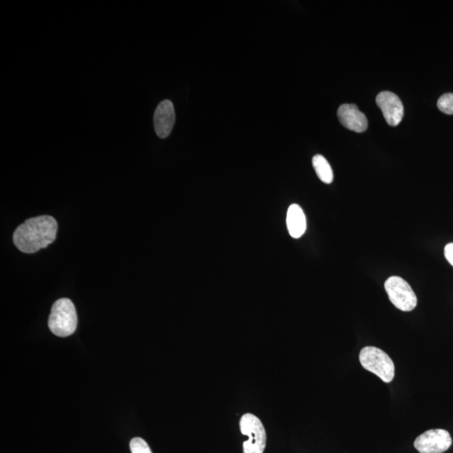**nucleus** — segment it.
Listing matches in <instances>:
<instances>
[{
	"label": "nucleus",
	"instance_id": "20e7f679",
	"mask_svg": "<svg viewBox=\"0 0 453 453\" xmlns=\"http://www.w3.org/2000/svg\"><path fill=\"white\" fill-rule=\"evenodd\" d=\"M239 425L242 434L249 436L243 443V453H264L267 436L261 421L256 415L247 413L243 415Z\"/></svg>",
	"mask_w": 453,
	"mask_h": 453
},
{
	"label": "nucleus",
	"instance_id": "6e6552de",
	"mask_svg": "<svg viewBox=\"0 0 453 453\" xmlns=\"http://www.w3.org/2000/svg\"><path fill=\"white\" fill-rule=\"evenodd\" d=\"M175 113L174 105L170 100H164L155 109L154 115V126L155 133L161 138L170 136L174 127Z\"/></svg>",
	"mask_w": 453,
	"mask_h": 453
},
{
	"label": "nucleus",
	"instance_id": "f257e3e1",
	"mask_svg": "<svg viewBox=\"0 0 453 453\" xmlns=\"http://www.w3.org/2000/svg\"><path fill=\"white\" fill-rule=\"evenodd\" d=\"M57 229V222L52 216L29 218L16 229L13 241L23 253H36L55 241Z\"/></svg>",
	"mask_w": 453,
	"mask_h": 453
},
{
	"label": "nucleus",
	"instance_id": "7ed1b4c3",
	"mask_svg": "<svg viewBox=\"0 0 453 453\" xmlns=\"http://www.w3.org/2000/svg\"><path fill=\"white\" fill-rule=\"evenodd\" d=\"M359 361L361 365L379 377L384 383H389L394 377V364L390 357L380 348L376 347H364L360 351Z\"/></svg>",
	"mask_w": 453,
	"mask_h": 453
},
{
	"label": "nucleus",
	"instance_id": "9b49d317",
	"mask_svg": "<svg viewBox=\"0 0 453 453\" xmlns=\"http://www.w3.org/2000/svg\"><path fill=\"white\" fill-rule=\"evenodd\" d=\"M312 165L318 178L322 182L331 184L333 180V171L330 164L322 154H316L312 158Z\"/></svg>",
	"mask_w": 453,
	"mask_h": 453
},
{
	"label": "nucleus",
	"instance_id": "9d476101",
	"mask_svg": "<svg viewBox=\"0 0 453 453\" xmlns=\"http://www.w3.org/2000/svg\"><path fill=\"white\" fill-rule=\"evenodd\" d=\"M289 235L293 238H300L306 230V218L303 210L298 204L289 206L287 216Z\"/></svg>",
	"mask_w": 453,
	"mask_h": 453
},
{
	"label": "nucleus",
	"instance_id": "1a4fd4ad",
	"mask_svg": "<svg viewBox=\"0 0 453 453\" xmlns=\"http://www.w3.org/2000/svg\"><path fill=\"white\" fill-rule=\"evenodd\" d=\"M338 117L344 127L357 133L364 132L368 128V120L355 104H343L339 107Z\"/></svg>",
	"mask_w": 453,
	"mask_h": 453
},
{
	"label": "nucleus",
	"instance_id": "423d86ee",
	"mask_svg": "<svg viewBox=\"0 0 453 453\" xmlns=\"http://www.w3.org/2000/svg\"><path fill=\"white\" fill-rule=\"evenodd\" d=\"M450 433L443 429H432L424 432L415 439L414 447L419 453H443L452 446Z\"/></svg>",
	"mask_w": 453,
	"mask_h": 453
},
{
	"label": "nucleus",
	"instance_id": "0eeeda50",
	"mask_svg": "<svg viewBox=\"0 0 453 453\" xmlns=\"http://www.w3.org/2000/svg\"><path fill=\"white\" fill-rule=\"evenodd\" d=\"M376 103L389 125L400 124L404 116V106L396 94L389 91L382 92L377 96Z\"/></svg>",
	"mask_w": 453,
	"mask_h": 453
},
{
	"label": "nucleus",
	"instance_id": "4468645a",
	"mask_svg": "<svg viewBox=\"0 0 453 453\" xmlns=\"http://www.w3.org/2000/svg\"><path fill=\"white\" fill-rule=\"evenodd\" d=\"M445 257L453 266V243H448L444 250Z\"/></svg>",
	"mask_w": 453,
	"mask_h": 453
},
{
	"label": "nucleus",
	"instance_id": "f03ea898",
	"mask_svg": "<svg viewBox=\"0 0 453 453\" xmlns=\"http://www.w3.org/2000/svg\"><path fill=\"white\" fill-rule=\"evenodd\" d=\"M48 326L50 331L57 337L66 338L73 334L78 326V315L73 302L67 298L55 302Z\"/></svg>",
	"mask_w": 453,
	"mask_h": 453
},
{
	"label": "nucleus",
	"instance_id": "f8f14e48",
	"mask_svg": "<svg viewBox=\"0 0 453 453\" xmlns=\"http://www.w3.org/2000/svg\"><path fill=\"white\" fill-rule=\"evenodd\" d=\"M438 107L447 115H453V94H445L440 96Z\"/></svg>",
	"mask_w": 453,
	"mask_h": 453
},
{
	"label": "nucleus",
	"instance_id": "ddd939ff",
	"mask_svg": "<svg viewBox=\"0 0 453 453\" xmlns=\"http://www.w3.org/2000/svg\"><path fill=\"white\" fill-rule=\"evenodd\" d=\"M129 447L132 453H152L149 445L141 438H134L130 440Z\"/></svg>",
	"mask_w": 453,
	"mask_h": 453
},
{
	"label": "nucleus",
	"instance_id": "39448f33",
	"mask_svg": "<svg viewBox=\"0 0 453 453\" xmlns=\"http://www.w3.org/2000/svg\"><path fill=\"white\" fill-rule=\"evenodd\" d=\"M384 288L390 301L402 312H411L417 308V297L404 279L391 276L385 281Z\"/></svg>",
	"mask_w": 453,
	"mask_h": 453
}]
</instances>
